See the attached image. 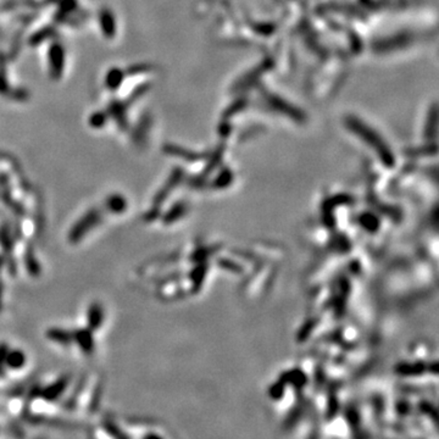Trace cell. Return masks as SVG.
Here are the masks:
<instances>
[{
    "label": "cell",
    "instance_id": "7a4b0ae2",
    "mask_svg": "<svg viewBox=\"0 0 439 439\" xmlns=\"http://www.w3.org/2000/svg\"><path fill=\"white\" fill-rule=\"evenodd\" d=\"M90 321H92L93 327H99L100 321H101V310L99 306H95L92 309V314H90Z\"/></svg>",
    "mask_w": 439,
    "mask_h": 439
},
{
    "label": "cell",
    "instance_id": "6da1fadb",
    "mask_svg": "<svg viewBox=\"0 0 439 439\" xmlns=\"http://www.w3.org/2000/svg\"><path fill=\"white\" fill-rule=\"evenodd\" d=\"M25 362V358L21 353H12L10 354L9 357V363L12 366V367H20V366L23 365Z\"/></svg>",
    "mask_w": 439,
    "mask_h": 439
}]
</instances>
